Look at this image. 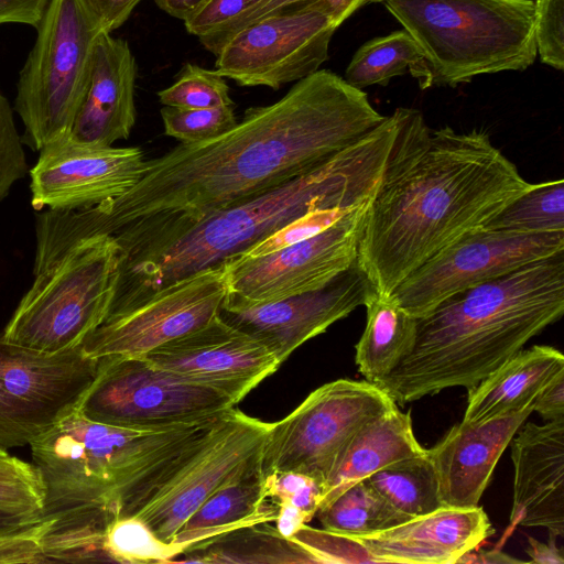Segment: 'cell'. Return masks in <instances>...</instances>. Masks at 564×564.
Instances as JSON below:
<instances>
[{
  "label": "cell",
  "instance_id": "6da1fadb",
  "mask_svg": "<svg viewBox=\"0 0 564 564\" xmlns=\"http://www.w3.org/2000/svg\"><path fill=\"white\" fill-rule=\"evenodd\" d=\"M384 118L362 89L318 69L220 137L147 161L133 187L86 210L87 227L112 237L196 221L314 170Z\"/></svg>",
  "mask_w": 564,
  "mask_h": 564
},
{
  "label": "cell",
  "instance_id": "7a4b0ae2",
  "mask_svg": "<svg viewBox=\"0 0 564 564\" xmlns=\"http://www.w3.org/2000/svg\"><path fill=\"white\" fill-rule=\"evenodd\" d=\"M533 185L485 131L431 129L424 122L370 199L357 265L375 291L390 295Z\"/></svg>",
  "mask_w": 564,
  "mask_h": 564
},
{
  "label": "cell",
  "instance_id": "3957f363",
  "mask_svg": "<svg viewBox=\"0 0 564 564\" xmlns=\"http://www.w3.org/2000/svg\"><path fill=\"white\" fill-rule=\"evenodd\" d=\"M401 151L395 109L325 163L271 189L189 224L115 235L119 267L107 316L246 251L311 210L355 208L375 195Z\"/></svg>",
  "mask_w": 564,
  "mask_h": 564
},
{
  "label": "cell",
  "instance_id": "277c9868",
  "mask_svg": "<svg viewBox=\"0 0 564 564\" xmlns=\"http://www.w3.org/2000/svg\"><path fill=\"white\" fill-rule=\"evenodd\" d=\"M564 313V251L448 297L416 318L409 354L376 383L397 404L478 384Z\"/></svg>",
  "mask_w": 564,
  "mask_h": 564
},
{
  "label": "cell",
  "instance_id": "5b68a950",
  "mask_svg": "<svg viewBox=\"0 0 564 564\" xmlns=\"http://www.w3.org/2000/svg\"><path fill=\"white\" fill-rule=\"evenodd\" d=\"M223 415L162 429H128L74 410L29 444L43 486L42 517L108 507L121 517L134 514Z\"/></svg>",
  "mask_w": 564,
  "mask_h": 564
},
{
  "label": "cell",
  "instance_id": "8992f818",
  "mask_svg": "<svg viewBox=\"0 0 564 564\" xmlns=\"http://www.w3.org/2000/svg\"><path fill=\"white\" fill-rule=\"evenodd\" d=\"M417 44L423 89L524 70L536 57L533 0H383Z\"/></svg>",
  "mask_w": 564,
  "mask_h": 564
},
{
  "label": "cell",
  "instance_id": "52a82bcc",
  "mask_svg": "<svg viewBox=\"0 0 564 564\" xmlns=\"http://www.w3.org/2000/svg\"><path fill=\"white\" fill-rule=\"evenodd\" d=\"M118 267L119 247L111 236L80 243L34 276L1 335L50 355L80 348L108 315Z\"/></svg>",
  "mask_w": 564,
  "mask_h": 564
},
{
  "label": "cell",
  "instance_id": "ba28073f",
  "mask_svg": "<svg viewBox=\"0 0 564 564\" xmlns=\"http://www.w3.org/2000/svg\"><path fill=\"white\" fill-rule=\"evenodd\" d=\"M36 30L14 101L24 127L21 141L33 151L70 132L97 40L106 33L79 0H51Z\"/></svg>",
  "mask_w": 564,
  "mask_h": 564
},
{
  "label": "cell",
  "instance_id": "9c48e42d",
  "mask_svg": "<svg viewBox=\"0 0 564 564\" xmlns=\"http://www.w3.org/2000/svg\"><path fill=\"white\" fill-rule=\"evenodd\" d=\"M395 405L367 380L337 379L318 387L285 417L270 424L259 456L261 474L299 471L324 487L355 434Z\"/></svg>",
  "mask_w": 564,
  "mask_h": 564
},
{
  "label": "cell",
  "instance_id": "30bf717a",
  "mask_svg": "<svg viewBox=\"0 0 564 564\" xmlns=\"http://www.w3.org/2000/svg\"><path fill=\"white\" fill-rule=\"evenodd\" d=\"M236 404L229 394L187 381L143 356H110L98 359L77 410L113 426L162 429L209 420Z\"/></svg>",
  "mask_w": 564,
  "mask_h": 564
},
{
  "label": "cell",
  "instance_id": "8fae6325",
  "mask_svg": "<svg viewBox=\"0 0 564 564\" xmlns=\"http://www.w3.org/2000/svg\"><path fill=\"white\" fill-rule=\"evenodd\" d=\"M370 199L306 240L260 257L237 253L224 260L227 292L221 311H242L314 291L351 268Z\"/></svg>",
  "mask_w": 564,
  "mask_h": 564
},
{
  "label": "cell",
  "instance_id": "7c38bea8",
  "mask_svg": "<svg viewBox=\"0 0 564 564\" xmlns=\"http://www.w3.org/2000/svg\"><path fill=\"white\" fill-rule=\"evenodd\" d=\"M97 369L82 347L50 355L0 335V447L29 445L76 410Z\"/></svg>",
  "mask_w": 564,
  "mask_h": 564
},
{
  "label": "cell",
  "instance_id": "4fadbf2b",
  "mask_svg": "<svg viewBox=\"0 0 564 564\" xmlns=\"http://www.w3.org/2000/svg\"><path fill=\"white\" fill-rule=\"evenodd\" d=\"M563 251L564 232L476 229L420 265L389 296L421 318L456 293Z\"/></svg>",
  "mask_w": 564,
  "mask_h": 564
},
{
  "label": "cell",
  "instance_id": "5bb4252c",
  "mask_svg": "<svg viewBox=\"0 0 564 564\" xmlns=\"http://www.w3.org/2000/svg\"><path fill=\"white\" fill-rule=\"evenodd\" d=\"M270 424L231 408L191 457L132 516L161 540L171 542L213 492L259 463Z\"/></svg>",
  "mask_w": 564,
  "mask_h": 564
},
{
  "label": "cell",
  "instance_id": "9a60e30c",
  "mask_svg": "<svg viewBox=\"0 0 564 564\" xmlns=\"http://www.w3.org/2000/svg\"><path fill=\"white\" fill-rule=\"evenodd\" d=\"M337 28L314 8L268 15L226 41L216 54L215 70L240 86L279 89L319 69Z\"/></svg>",
  "mask_w": 564,
  "mask_h": 564
},
{
  "label": "cell",
  "instance_id": "2e32d148",
  "mask_svg": "<svg viewBox=\"0 0 564 564\" xmlns=\"http://www.w3.org/2000/svg\"><path fill=\"white\" fill-rule=\"evenodd\" d=\"M227 292L221 263L154 293L137 306L105 318L85 339L86 356H144L219 315Z\"/></svg>",
  "mask_w": 564,
  "mask_h": 564
},
{
  "label": "cell",
  "instance_id": "e0dca14e",
  "mask_svg": "<svg viewBox=\"0 0 564 564\" xmlns=\"http://www.w3.org/2000/svg\"><path fill=\"white\" fill-rule=\"evenodd\" d=\"M144 153L75 140L70 132L40 150L30 171L35 210L82 209L121 196L142 177Z\"/></svg>",
  "mask_w": 564,
  "mask_h": 564
},
{
  "label": "cell",
  "instance_id": "ac0fdd59",
  "mask_svg": "<svg viewBox=\"0 0 564 564\" xmlns=\"http://www.w3.org/2000/svg\"><path fill=\"white\" fill-rule=\"evenodd\" d=\"M143 357L187 381L220 390L237 403L281 365L267 345L219 315Z\"/></svg>",
  "mask_w": 564,
  "mask_h": 564
},
{
  "label": "cell",
  "instance_id": "d6986e66",
  "mask_svg": "<svg viewBox=\"0 0 564 564\" xmlns=\"http://www.w3.org/2000/svg\"><path fill=\"white\" fill-rule=\"evenodd\" d=\"M373 288L357 262L325 286L219 317L267 345L281 364L301 345L364 305Z\"/></svg>",
  "mask_w": 564,
  "mask_h": 564
},
{
  "label": "cell",
  "instance_id": "ffe728a7",
  "mask_svg": "<svg viewBox=\"0 0 564 564\" xmlns=\"http://www.w3.org/2000/svg\"><path fill=\"white\" fill-rule=\"evenodd\" d=\"M535 400L484 421H462L426 449L444 506H478L500 456L533 412Z\"/></svg>",
  "mask_w": 564,
  "mask_h": 564
},
{
  "label": "cell",
  "instance_id": "44dd1931",
  "mask_svg": "<svg viewBox=\"0 0 564 564\" xmlns=\"http://www.w3.org/2000/svg\"><path fill=\"white\" fill-rule=\"evenodd\" d=\"M514 467L510 527L564 535V420L522 424L512 437Z\"/></svg>",
  "mask_w": 564,
  "mask_h": 564
},
{
  "label": "cell",
  "instance_id": "7402d4cb",
  "mask_svg": "<svg viewBox=\"0 0 564 564\" xmlns=\"http://www.w3.org/2000/svg\"><path fill=\"white\" fill-rule=\"evenodd\" d=\"M495 530L479 506H443L389 529L356 535L375 563L455 564Z\"/></svg>",
  "mask_w": 564,
  "mask_h": 564
},
{
  "label": "cell",
  "instance_id": "603a6c76",
  "mask_svg": "<svg viewBox=\"0 0 564 564\" xmlns=\"http://www.w3.org/2000/svg\"><path fill=\"white\" fill-rule=\"evenodd\" d=\"M137 63L124 40H97L87 89L70 129L80 142L110 147L129 138L135 123Z\"/></svg>",
  "mask_w": 564,
  "mask_h": 564
},
{
  "label": "cell",
  "instance_id": "cb8c5ba5",
  "mask_svg": "<svg viewBox=\"0 0 564 564\" xmlns=\"http://www.w3.org/2000/svg\"><path fill=\"white\" fill-rule=\"evenodd\" d=\"M425 452L414 435L410 411L393 406L367 422L350 440L324 484L318 509L376 471Z\"/></svg>",
  "mask_w": 564,
  "mask_h": 564
},
{
  "label": "cell",
  "instance_id": "d4e9b609",
  "mask_svg": "<svg viewBox=\"0 0 564 564\" xmlns=\"http://www.w3.org/2000/svg\"><path fill=\"white\" fill-rule=\"evenodd\" d=\"M268 499L258 463L213 492L186 519L171 542L185 553L238 529L274 521L278 505Z\"/></svg>",
  "mask_w": 564,
  "mask_h": 564
},
{
  "label": "cell",
  "instance_id": "484cf974",
  "mask_svg": "<svg viewBox=\"0 0 564 564\" xmlns=\"http://www.w3.org/2000/svg\"><path fill=\"white\" fill-rule=\"evenodd\" d=\"M564 372V356L552 346L521 349L468 389L463 421L479 422L502 415L534 401L539 392Z\"/></svg>",
  "mask_w": 564,
  "mask_h": 564
},
{
  "label": "cell",
  "instance_id": "4316f807",
  "mask_svg": "<svg viewBox=\"0 0 564 564\" xmlns=\"http://www.w3.org/2000/svg\"><path fill=\"white\" fill-rule=\"evenodd\" d=\"M365 330L356 345V365L364 378L378 383L411 350L416 335V318L391 296L372 289L364 303Z\"/></svg>",
  "mask_w": 564,
  "mask_h": 564
},
{
  "label": "cell",
  "instance_id": "83f0119b",
  "mask_svg": "<svg viewBox=\"0 0 564 564\" xmlns=\"http://www.w3.org/2000/svg\"><path fill=\"white\" fill-rule=\"evenodd\" d=\"M177 562L195 563H312L293 540L265 523L238 529L183 553Z\"/></svg>",
  "mask_w": 564,
  "mask_h": 564
},
{
  "label": "cell",
  "instance_id": "f1b7e54d",
  "mask_svg": "<svg viewBox=\"0 0 564 564\" xmlns=\"http://www.w3.org/2000/svg\"><path fill=\"white\" fill-rule=\"evenodd\" d=\"M405 73L415 77L423 89L426 74L422 53L402 29L362 44L347 66L344 79L362 89L371 85L386 86L392 77Z\"/></svg>",
  "mask_w": 564,
  "mask_h": 564
},
{
  "label": "cell",
  "instance_id": "f546056e",
  "mask_svg": "<svg viewBox=\"0 0 564 564\" xmlns=\"http://www.w3.org/2000/svg\"><path fill=\"white\" fill-rule=\"evenodd\" d=\"M316 516L324 529L348 535L382 531L412 518L393 507L366 479L319 508Z\"/></svg>",
  "mask_w": 564,
  "mask_h": 564
},
{
  "label": "cell",
  "instance_id": "4dcf8cb0",
  "mask_svg": "<svg viewBox=\"0 0 564 564\" xmlns=\"http://www.w3.org/2000/svg\"><path fill=\"white\" fill-rule=\"evenodd\" d=\"M366 480L393 507L412 518L444 506L427 452L389 465Z\"/></svg>",
  "mask_w": 564,
  "mask_h": 564
},
{
  "label": "cell",
  "instance_id": "1f68e13d",
  "mask_svg": "<svg viewBox=\"0 0 564 564\" xmlns=\"http://www.w3.org/2000/svg\"><path fill=\"white\" fill-rule=\"evenodd\" d=\"M485 228L531 235L564 232V181L534 184Z\"/></svg>",
  "mask_w": 564,
  "mask_h": 564
},
{
  "label": "cell",
  "instance_id": "d6a6232c",
  "mask_svg": "<svg viewBox=\"0 0 564 564\" xmlns=\"http://www.w3.org/2000/svg\"><path fill=\"white\" fill-rule=\"evenodd\" d=\"M101 552L105 562L139 564L175 562L184 550L161 540L135 516H115L105 528Z\"/></svg>",
  "mask_w": 564,
  "mask_h": 564
},
{
  "label": "cell",
  "instance_id": "836d02e7",
  "mask_svg": "<svg viewBox=\"0 0 564 564\" xmlns=\"http://www.w3.org/2000/svg\"><path fill=\"white\" fill-rule=\"evenodd\" d=\"M43 486L33 464L8 454L0 456V522L39 519L43 511Z\"/></svg>",
  "mask_w": 564,
  "mask_h": 564
},
{
  "label": "cell",
  "instance_id": "e575fe53",
  "mask_svg": "<svg viewBox=\"0 0 564 564\" xmlns=\"http://www.w3.org/2000/svg\"><path fill=\"white\" fill-rule=\"evenodd\" d=\"M383 0H263L249 9L228 26L214 33L199 36V42L213 54H217L226 41L243 26L268 15L306 8L318 9L328 14L339 26L361 7Z\"/></svg>",
  "mask_w": 564,
  "mask_h": 564
},
{
  "label": "cell",
  "instance_id": "d590c367",
  "mask_svg": "<svg viewBox=\"0 0 564 564\" xmlns=\"http://www.w3.org/2000/svg\"><path fill=\"white\" fill-rule=\"evenodd\" d=\"M216 70L185 64L176 82L160 90V102L167 107L200 109L232 106L229 87Z\"/></svg>",
  "mask_w": 564,
  "mask_h": 564
},
{
  "label": "cell",
  "instance_id": "8d00e7d4",
  "mask_svg": "<svg viewBox=\"0 0 564 564\" xmlns=\"http://www.w3.org/2000/svg\"><path fill=\"white\" fill-rule=\"evenodd\" d=\"M161 117L165 134L181 143L213 140L238 123L232 106L200 109L164 106L161 109Z\"/></svg>",
  "mask_w": 564,
  "mask_h": 564
},
{
  "label": "cell",
  "instance_id": "74e56055",
  "mask_svg": "<svg viewBox=\"0 0 564 564\" xmlns=\"http://www.w3.org/2000/svg\"><path fill=\"white\" fill-rule=\"evenodd\" d=\"M291 540L308 554L312 563H375L367 547L356 535L304 524Z\"/></svg>",
  "mask_w": 564,
  "mask_h": 564
},
{
  "label": "cell",
  "instance_id": "f35d334b",
  "mask_svg": "<svg viewBox=\"0 0 564 564\" xmlns=\"http://www.w3.org/2000/svg\"><path fill=\"white\" fill-rule=\"evenodd\" d=\"M351 209L329 208L311 210L293 219L246 251L240 252V254L251 258L260 257L306 240L330 227Z\"/></svg>",
  "mask_w": 564,
  "mask_h": 564
},
{
  "label": "cell",
  "instance_id": "ab89813d",
  "mask_svg": "<svg viewBox=\"0 0 564 564\" xmlns=\"http://www.w3.org/2000/svg\"><path fill=\"white\" fill-rule=\"evenodd\" d=\"M534 37L541 61L564 69V0H533Z\"/></svg>",
  "mask_w": 564,
  "mask_h": 564
},
{
  "label": "cell",
  "instance_id": "60d3db41",
  "mask_svg": "<svg viewBox=\"0 0 564 564\" xmlns=\"http://www.w3.org/2000/svg\"><path fill=\"white\" fill-rule=\"evenodd\" d=\"M267 496L274 502L289 503L312 518L316 516L323 485L315 478L299 471H273L264 477Z\"/></svg>",
  "mask_w": 564,
  "mask_h": 564
},
{
  "label": "cell",
  "instance_id": "b9f144b4",
  "mask_svg": "<svg viewBox=\"0 0 564 564\" xmlns=\"http://www.w3.org/2000/svg\"><path fill=\"white\" fill-rule=\"evenodd\" d=\"M22 144L14 124L13 110L0 91V200L8 195L13 183L28 172Z\"/></svg>",
  "mask_w": 564,
  "mask_h": 564
},
{
  "label": "cell",
  "instance_id": "7bdbcfd3",
  "mask_svg": "<svg viewBox=\"0 0 564 564\" xmlns=\"http://www.w3.org/2000/svg\"><path fill=\"white\" fill-rule=\"evenodd\" d=\"M40 518L30 522H0V563H43Z\"/></svg>",
  "mask_w": 564,
  "mask_h": 564
},
{
  "label": "cell",
  "instance_id": "ee69618b",
  "mask_svg": "<svg viewBox=\"0 0 564 564\" xmlns=\"http://www.w3.org/2000/svg\"><path fill=\"white\" fill-rule=\"evenodd\" d=\"M263 0H210L184 21L188 33L203 36L219 31Z\"/></svg>",
  "mask_w": 564,
  "mask_h": 564
},
{
  "label": "cell",
  "instance_id": "f6af8a7d",
  "mask_svg": "<svg viewBox=\"0 0 564 564\" xmlns=\"http://www.w3.org/2000/svg\"><path fill=\"white\" fill-rule=\"evenodd\" d=\"M106 33L119 29L141 0H79Z\"/></svg>",
  "mask_w": 564,
  "mask_h": 564
},
{
  "label": "cell",
  "instance_id": "bcb514c9",
  "mask_svg": "<svg viewBox=\"0 0 564 564\" xmlns=\"http://www.w3.org/2000/svg\"><path fill=\"white\" fill-rule=\"evenodd\" d=\"M50 1L51 0H0V24L22 23L36 28Z\"/></svg>",
  "mask_w": 564,
  "mask_h": 564
},
{
  "label": "cell",
  "instance_id": "7dc6e473",
  "mask_svg": "<svg viewBox=\"0 0 564 564\" xmlns=\"http://www.w3.org/2000/svg\"><path fill=\"white\" fill-rule=\"evenodd\" d=\"M533 411L546 422L564 420V372L554 377L539 392Z\"/></svg>",
  "mask_w": 564,
  "mask_h": 564
},
{
  "label": "cell",
  "instance_id": "c3c4849f",
  "mask_svg": "<svg viewBox=\"0 0 564 564\" xmlns=\"http://www.w3.org/2000/svg\"><path fill=\"white\" fill-rule=\"evenodd\" d=\"M276 503V502H275ZM278 514L274 520L275 530L285 539H290L313 518L304 511L283 502H278Z\"/></svg>",
  "mask_w": 564,
  "mask_h": 564
},
{
  "label": "cell",
  "instance_id": "681fc988",
  "mask_svg": "<svg viewBox=\"0 0 564 564\" xmlns=\"http://www.w3.org/2000/svg\"><path fill=\"white\" fill-rule=\"evenodd\" d=\"M528 544L529 545L527 549V553L531 557L530 563H538V564H563L564 563L563 552H562V550H560L556 546L553 536L550 538L549 543H543L541 541L535 540L532 536H529Z\"/></svg>",
  "mask_w": 564,
  "mask_h": 564
},
{
  "label": "cell",
  "instance_id": "f907efd6",
  "mask_svg": "<svg viewBox=\"0 0 564 564\" xmlns=\"http://www.w3.org/2000/svg\"><path fill=\"white\" fill-rule=\"evenodd\" d=\"M170 15L186 21L210 0H154Z\"/></svg>",
  "mask_w": 564,
  "mask_h": 564
},
{
  "label": "cell",
  "instance_id": "816d5d0a",
  "mask_svg": "<svg viewBox=\"0 0 564 564\" xmlns=\"http://www.w3.org/2000/svg\"><path fill=\"white\" fill-rule=\"evenodd\" d=\"M522 560L514 558L502 551L495 549L490 551L474 550L462 556L457 563H481V564H502V563H521Z\"/></svg>",
  "mask_w": 564,
  "mask_h": 564
}]
</instances>
